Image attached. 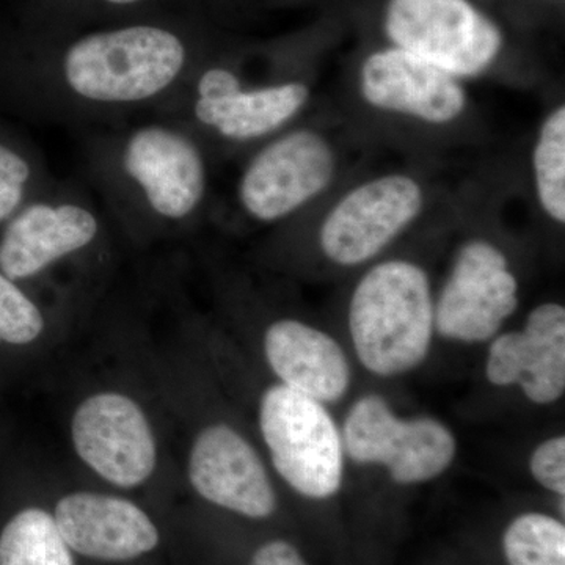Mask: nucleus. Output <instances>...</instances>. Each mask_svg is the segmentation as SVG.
<instances>
[{
  "mask_svg": "<svg viewBox=\"0 0 565 565\" xmlns=\"http://www.w3.org/2000/svg\"><path fill=\"white\" fill-rule=\"evenodd\" d=\"M192 73L191 52L178 33L134 24L71 41L35 87L51 120L109 121L161 109Z\"/></svg>",
  "mask_w": 565,
  "mask_h": 565,
  "instance_id": "nucleus-1",
  "label": "nucleus"
},
{
  "mask_svg": "<svg viewBox=\"0 0 565 565\" xmlns=\"http://www.w3.org/2000/svg\"><path fill=\"white\" fill-rule=\"evenodd\" d=\"M85 169L107 215L126 230H182L202 214L210 192L203 141L170 118L92 134Z\"/></svg>",
  "mask_w": 565,
  "mask_h": 565,
  "instance_id": "nucleus-2",
  "label": "nucleus"
},
{
  "mask_svg": "<svg viewBox=\"0 0 565 565\" xmlns=\"http://www.w3.org/2000/svg\"><path fill=\"white\" fill-rule=\"evenodd\" d=\"M433 291L422 267L404 259L377 264L352 294L349 332L367 371L394 377L426 360L435 330Z\"/></svg>",
  "mask_w": 565,
  "mask_h": 565,
  "instance_id": "nucleus-3",
  "label": "nucleus"
},
{
  "mask_svg": "<svg viewBox=\"0 0 565 565\" xmlns=\"http://www.w3.org/2000/svg\"><path fill=\"white\" fill-rule=\"evenodd\" d=\"M310 99L302 82L248 87L233 70L207 66L193 71L158 117L170 118L191 129L233 143L273 136L291 121Z\"/></svg>",
  "mask_w": 565,
  "mask_h": 565,
  "instance_id": "nucleus-4",
  "label": "nucleus"
},
{
  "mask_svg": "<svg viewBox=\"0 0 565 565\" xmlns=\"http://www.w3.org/2000/svg\"><path fill=\"white\" fill-rule=\"evenodd\" d=\"M106 212L81 185L54 180L3 226L0 273L10 280L36 277L90 250L106 236Z\"/></svg>",
  "mask_w": 565,
  "mask_h": 565,
  "instance_id": "nucleus-5",
  "label": "nucleus"
},
{
  "mask_svg": "<svg viewBox=\"0 0 565 565\" xmlns=\"http://www.w3.org/2000/svg\"><path fill=\"white\" fill-rule=\"evenodd\" d=\"M259 427L275 470L310 500H329L344 479V446L326 405L277 384L264 392Z\"/></svg>",
  "mask_w": 565,
  "mask_h": 565,
  "instance_id": "nucleus-6",
  "label": "nucleus"
},
{
  "mask_svg": "<svg viewBox=\"0 0 565 565\" xmlns=\"http://www.w3.org/2000/svg\"><path fill=\"white\" fill-rule=\"evenodd\" d=\"M341 437L352 462L384 467L399 486L433 481L457 455L455 434L446 424L429 416L399 418L377 394L353 403Z\"/></svg>",
  "mask_w": 565,
  "mask_h": 565,
  "instance_id": "nucleus-7",
  "label": "nucleus"
},
{
  "mask_svg": "<svg viewBox=\"0 0 565 565\" xmlns=\"http://www.w3.org/2000/svg\"><path fill=\"white\" fill-rule=\"evenodd\" d=\"M385 31L411 52L451 76H478L503 46L500 29L468 0H390Z\"/></svg>",
  "mask_w": 565,
  "mask_h": 565,
  "instance_id": "nucleus-8",
  "label": "nucleus"
},
{
  "mask_svg": "<svg viewBox=\"0 0 565 565\" xmlns=\"http://www.w3.org/2000/svg\"><path fill=\"white\" fill-rule=\"evenodd\" d=\"M334 167L329 141L310 129H297L253 156L241 174L237 199L255 221H281L326 191Z\"/></svg>",
  "mask_w": 565,
  "mask_h": 565,
  "instance_id": "nucleus-9",
  "label": "nucleus"
},
{
  "mask_svg": "<svg viewBox=\"0 0 565 565\" xmlns=\"http://www.w3.org/2000/svg\"><path fill=\"white\" fill-rule=\"evenodd\" d=\"M519 308V281L508 258L487 241H470L434 307L435 329L457 343H484Z\"/></svg>",
  "mask_w": 565,
  "mask_h": 565,
  "instance_id": "nucleus-10",
  "label": "nucleus"
},
{
  "mask_svg": "<svg viewBox=\"0 0 565 565\" xmlns=\"http://www.w3.org/2000/svg\"><path fill=\"white\" fill-rule=\"evenodd\" d=\"M423 191L404 174H388L353 189L327 215L319 233L323 255L359 266L379 255L418 217Z\"/></svg>",
  "mask_w": 565,
  "mask_h": 565,
  "instance_id": "nucleus-11",
  "label": "nucleus"
},
{
  "mask_svg": "<svg viewBox=\"0 0 565 565\" xmlns=\"http://www.w3.org/2000/svg\"><path fill=\"white\" fill-rule=\"evenodd\" d=\"M73 444L77 455L106 481L136 487L156 467V441L139 405L118 393L88 397L74 414Z\"/></svg>",
  "mask_w": 565,
  "mask_h": 565,
  "instance_id": "nucleus-12",
  "label": "nucleus"
},
{
  "mask_svg": "<svg viewBox=\"0 0 565 565\" xmlns=\"http://www.w3.org/2000/svg\"><path fill=\"white\" fill-rule=\"evenodd\" d=\"M189 478L204 500L226 511L264 520L277 509V497L258 452L226 424L206 427L196 437Z\"/></svg>",
  "mask_w": 565,
  "mask_h": 565,
  "instance_id": "nucleus-13",
  "label": "nucleus"
},
{
  "mask_svg": "<svg viewBox=\"0 0 565 565\" xmlns=\"http://www.w3.org/2000/svg\"><path fill=\"white\" fill-rule=\"evenodd\" d=\"M487 381L519 385L531 403H556L565 392V308L542 303L527 315L522 332L494 338L486 362Z\"/></svg>",
  "mask_w": 565,
  "mask_h": 565,
  "instance_id": "nucleus-14",
  "label": "nucleus"
},
{
  "mask_svg": "<svg viewBox=\"0 0 565 565\" xmlns=\"http://www.w3.org/2000/svg\"><path fill=\"white\" fill-rule=\"evenodd\" d=\"M362 93L377 109L399 111L427 122L456 120L467 95L457 77L411 52H375L362 68Z\"/></svg>",
  "mask_w": 565,
  "mask_h": 565,
  "instance_id": "nucleus-15",
  "label": "nucleus"
},
{
  "mask_svg": "<svg viewBox=\"0 0 565 565\" xmlns=\"http://www.w3.org/2000/svg\"><path fill=\"white\" fill-rule=\"evenodd\" d=\"M54 522L70 550L92 559H136L159 544L150 516L131 501L110 494H68L58 501Z\"/></svg>",
  "mask_w": 565,
  "mask_h": 565,
  "instance_id": "nucleus-16",
  "label": "nucleus"
},
{
  "mask_svg": "<svg viewBox=\"0 0 565 565\" xmlns=\"http://www.w3.org/2000/svg\"><path fill=\"white\" fill-rule=\"evenodd\" d=\"M267 363L281 385L323 405L343 399L351 386V364L329 333L297 319H280L264 334Z\"/></svg>",
  "mask_w": 565,
  "mask_h": 565,
  "instance_id": "nucleus-17",
  "label": "nucleus"
},
{
  "mask_svg": "<svg viewBox=\"0 0 565 565\" xmlns=\"http://www.w3.org/2000/svg\"><path fill=\"white\" fill-rule=\"evenodd\" d=\"M0 565H74L54 516L43 509H24L0 534Z\"/></svg>",
  "mask_w": 565,
  "mask_h": 565,
  "instance_id": "nucleus-18",
  "label": "nucleus"
},
{
  "mask_svg": "<svg viewBox=\"0 0 565 565\" xmlns=\"http://www.w3.org/2000/svg\"><path fill=\"white\" fill-rule=\"evenodd\" d=\"M501 546L508 565H565L564 522L542 512L516 515Z\"/></svg>",
  "mask_w": 565,
  "mask_h": 565,
  "instance_id": "nucleus-19",
  "label": "nucleus"
},
{
  "mask_svg": "<svg viewBox=\"0 0 565 565\" xmlns=\"http://www.w3.org/2000/svg\"><path fill=\"white\" fill-rule=\"evenodd\" d=\"M534 174L542 207L553 221L565 222V107L542 125L534 150Z\"/></svg>",
  "mask_w": 565,
  "mask_h": 565,
  "instance_id": "nucleus-20",
  "label": "nucleus"
},
{
  "mask_svg": "<svg viewBox=\"0 0 565 565\" xmlns=\"http://www.w3.org/2000/svg\"><path fill=\"white\" fill-rule=\"evenodd\" d=\"M54 180L44 172L39 159L0 141V225Z\"/></svg>",
  "mask_w": 565,
  "mask_h": 565,
  "instance_id": "nucleus-21",
  "label": "nucleus"
},
{
  "mask_svg": "<svg viewBox=\"0 0 565 565\" xmlns=\"http://www.w3.org/2000/svg\"><path fill=\"white\" fill-rule=\"evenodd\" d=\"M44 316L17 281L0 273V341L29 344L43 333Z\"/></svg>",
  "mask_w": 565,
  "mask_h": 565,
  "instance_id": "nucleus-22",
  "label": "nucleus"
},
{
  "mask_svg": "<svg viewBox=\"0 0 565 565\" xmlns=\"http://www.w3.org/2000/svg\"><path fill=\"white\" fill-rule=\"evenodd\" d=\"M530 471L534 481L550 492L565 494V438H548L530 457Z\"/></svg>",
  "mask_w": 565,
  "mask_h": 565,
  "instance_id": "nucleus-23",
  "label": "nucleus"
},
{
  "mask_svg": "<svg viewBox=\"0 0 565 565\" xmlns=\"http://www.w3.org/2000/svg\"><path fill=\"white\" fill-rule=\"evenodd\" d=\"M248 565H311L305 559L302 553L297 546L289 542L277 541L266 542L253 553L250 564Z\"/></svg>",
  "mask_w": 565,
  "mask_h": 565,
  "instance_id": "nucleus-24",
  "label": "nucleus"
},
{
  "mask_svg": "<svg viewBox=\"0 0 565 565\" xmlns=\"http://www.w3.org/2000/svg\"><path fill=\"white\" fill-rule=\"evenodd\" d=\"M104 2L110 3V6H132V3L140 2V0H104Z\"/></svg>",
  "mask_w": 565,
  "mask_h": 565,
  "instance_id": "nucleus-25",
  "label": "nucleus"
}]
</instances>
